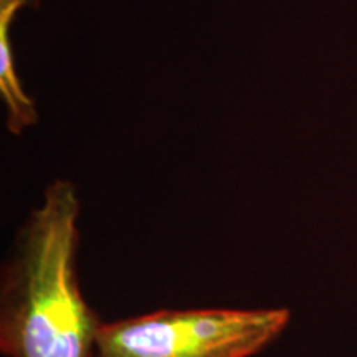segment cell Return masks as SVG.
I'll use <instances>...</instances> for the list:
<instances>
[{"mask_svg": "<svg viewBox=\"0 0 357 357\" xmlns=\"http://www.w3.org/2000/svg\"><path fill=\"white\" fill-rule=\"evenodd\" d=\"M38 3L40 0H0V95L7 106V128L15 136L37 123L38 114L35 101L25 95L17 77L8 30L20 8H38Z\"/></svg>", "mask_w": 357, "mask_h": 357, "instance_id": "cell-3", "label": "cell"}, {"mask_svg": "<svg viewBox=\"0 0 357 357\" xmlns=\"http://www.w3.org/2000/svg\"><path fill=\"white\" fill-rule=\"evenodd\" d=\"M79 200L68 181L45 190L0 275V351L6 357H95L102 321L78 280Z\"/></svg>", "mask_w": 357, "mask_h": 357, "instance_id": "cell-1", "label": "cell"}, {"mask_svg": "<svg viewBox=\"0 0 357 357\" xmlns=\"http://www.w3.org/2000/svg\"><path fill=\"white\" fill-rule=\"evenodd\" d=\"M289 319L287 307L159 310L101 323L95 357H252Z\"/></svg>", "mask_w": 357, "mask_h": 357, "instance_id": "cell-2", "label": "cell"}]
</instances>
